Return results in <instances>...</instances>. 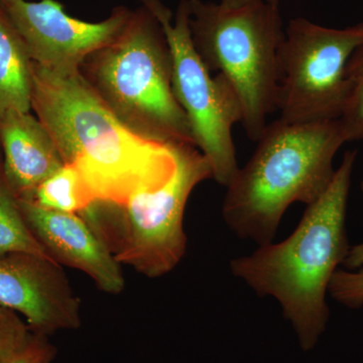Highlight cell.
<instances>
[{
    "mask_svg": "<svg viewBox=\"0 0 363 363\" xmlns=\"http://www.w3.org/2000/svg\"><path fill=\"white\" fill-rule=\"evenodd\" d=\"M32 111L64 162L80 169L97 201L123 206L175 174L179 143L147 140L131 131L80 71H55L33 62Z\"/></svg>",
    "mask_w": 363,
    "mask_h": 363,
    "instance_id": "6da1fadb",
    "label": "cell"
},
{
    "mask_svg": "<svg viewBox=\"0 0 363 363\" xmlns=\"http://www.w3.org/2000/svg\"><path fill=\"white\" fill-rule=\"evenodd\" d=\"M357 150H347L333 180L307 205L295 230L281 242L259 245L230 262V271L260 297L274 298L296 332L301 348L314 350L328 324L332 279L350 245L346 229Z\"/></svg>",
    "mask_w": 363,
    "mask_h": 363,
    "instance_id": "7a4b0ae2",
    "label": "cell"
},
{
    "mask_svg": "<svg viewBox=\"0 0 363 363\" xmlns=\"http://www.w3.org/2000/svg\"><path fill=\"white\" fill-rule=\"evenodd\" d=\"M345 143L339 119L267 124L252 157L226 187L227 227L259 245L272 242L291 205L312 204L330 185L334 157Z\"/></svg>",
    "mask_w": 363,
    "mask_h": 363,
    "instance_id": "3957f363",
    "label": "cell"
},
{
    "mask_svg": "<svg viewBox=\"0 0 363 363\" xmlns=\"http://www.w3.org/2000/svg\"><path fill=\"white\" fill-rule=\"evenodd\" d=\"M79 71L112 113L136 135L195 145L174 92L168 40L147 6L131 11L121 35L89 55Z\"/></svg>",
    "mask_w": 363,
    "mask_h": 363,
    "instance_id": "277c9868",
    "label": "cell"
},
{
    "mask_svg": "<svg viewBox=\"0 0 363 363\" xmlns=\"http://www.w3.org/2000/svg\"><path fill=\"white\" fill-rule=\"evenodd\" d=\"M191 38L210 71L222 74L240 99L241 124L257 140L277 111L279 52L285 37L279 6L253 0L240 6L188 0Z\"/></svg>",
    "mask_w": 363,
    "mask_h": 363,
    "instance_id": "5b68a950",
    "label": "cell"
},
{
    "mask_svg": "<svg viewBox=\"0 0 363 363\" xmlns=\"http://www.w3.org/2000/svg\"><path fill=\"white\" fill-rule=\"evenodd\" d=\"M178 164L167 183L135 194L123 206L99 202L91 225L121 266L150 279L175 269L187 250L184 216L191 193L212 178L206 157L195 145H177Z\"/></svg>",
    "mask_w": 363,
    "mask_h": 363,
    "instance_id": "8992f818",
    "label": "cell"
},
{
    "mask_svg": "<svg viewBox=\"0 0 363 363\" xmlns=\"http://www.w3.org/2000/svg\"><path fill=\"white\" fill-rule=\"evenodd\" d=\"M363 45V23L328 28L289 21L279 52L277 111L293 123L338 121L350 94L347 66Z\"/></svg>",
    "mask_w": 363,
    "mask_h": 363,
    "instance_id": "52a82bcc",
    "label": "cell"
},
{
    "mask_svg": "<svg viewBox=\"0 0 363 363\" xmlns=\"http://www.w3.org/2000/svg\"><path fill=\"white\" fill-rule=\"evenodd\" d=\"M156 16L168 40L173 60V88L190 124L196 147L206 157L212 178L227 187L238 173L233 130L242 111L233 86L222 74L214 77L191 38L188 0L175 13L162 0H142Z\"/></svg>",
    "mask_w": 363,
    "mask_h": 363,
    "instance_id": "ba28073f",
    "label": "cell"
},
{
    "mask_svg": "<svg viewBox=\"0 0 363 363\" xmlns=\"http://www.w3.org/2000/svg\"><path fill=\"white\" fill-rule=\"evenodd\" d=\"M0 9L33 63L63 72L80 70L89 55L116 40L133 11L118 6L104 21L90 23L67 13L57 0H0Z\"/></svg>",
    "mask_w": 363,
    "mask_h": 363,
    "instance_id": "9c48e42d",
    "label": "cell"
},
{
    "mask_svg": "<svg viewBox=\"0 0 363 363\" xmlns=\"http://www.w3.org/2000/svg\"><path fill=\"white\" fill-rule=\"evenodd\" d=\"M0 306L21 315L30 331L40 335L82 324L80 301L63 267L33 253L0 257Z\"/></svg>",
    "mask_w": 363,
    "mask_h": 363,
    "instance_id": "30bf717a",
    "label": "cell"
},
{
    "mask_svg": "<svg viewBox=\"0 0 363 363\" xmlns=\"http://www.w3.org/2000/svg\"><path fill=\"white\" fill-rule=\"evenodd\" d=\"M18 204L30 231L52 260L82 272L102 292H123L121 264L81 215L52 211L23 200Z\"/></svg>",
    "mask_w": 363,
    "mask_h": 363,
    "instance_id": "8fae6325",
    "label": "cell"
},
{
    "mask_svg": "<svg viewBox=\"0 0 363 363\" xmlns=\"http://www.w3.org/2000/svg\"><path fill=\"white\" fill-rule=\"evenodd\" d=\"M0 147L7 185L23 201H30L40 184L64 164L49 131L30 111L0 116Z\"/></svg>",
    "mask_w": 363,
    "mask_h": 363,
    "instance_id": "7c38bea8",
    "label": "cell"
},
{
    "mask_svg": "<svg viewBox=\"0 0 363 363\" xmlns=\"http://www.w3.org/2000/svg\"><path fill=\"white\" fill-rule=\"evenodd\" d=\"M32 59L0 9V116L13 111H32Z\"/></svg>",
    "mask_w": 363,
    "mask_h": 363,
    "instance_id": "4fadbf2b",
    "label": "cell"
},
{
    "mask_svg": "<svg viewBox=\"0 0 363 363\" xmlns=\"http://www.w3.org/2000/svg\"><path fill=\"white\" fill-rule=\"evenodd\" d=\"M30 202L52 211L81 215L97 199L78 167L64 162L61 168L40 184Z\"/></svg>",
    "mask_w": 363,
    "mask_h": 363,
    "instance_id": "5bb4252c",
    "label": "cell"
},
{
    "mask_svg": "<svg viewBox=\"0 0 363 363\" xmlns=\"http://www.w3.org/2000/svg\"><path fill=\"white\" fill-rule=\"evenodd\" d=\"M13 252L33 253L51 259L23 218L18 198L4 178L0 157V257Z\"/></svg>",
    "mask_w": 363,
    "mask_h": 363,
    "instance_id": "9a60e30c",
    "label": "cell"
},
{
    "mask_svg": "<svg viewBox=\"0 0 363 363\" xmlns=\"http://www.w3.org/2000/svg\"><path fill=\"white\" fill-rule=\"evenodd\" d=\"M347 79L350 94L339 119L346 143L363 140V45L351 56Z\"/></svg>",
    "mask_w": 363,
    "mask_h": 363,
    "instance_id": "2e32d148",
    "label": "cell"
},
{
    "mask_svg": "<svg viewBox=\"0 0 363 363\" xmlns=\"http://www.w3.org/2000/svg\"><path fill=\"white\" fill-rule=\"evenodd\" d=\"M329 295L336 302L350 309L363 307V267L350 271L339 269L332 279Z\"/></svg>",
    "mask_w": 363,
    "mask_h": 363,
    "instance_id": "e0dca14e",
    "label": "cell"
},
{
    "mask_svg": "<svg viewBox=\"0 0 363 363\" xmlns=\"http://www.w3.org/2000/svg\"><path fill=\"white\" fill-rule=\"evenodd\" d=\"M30 334L20 315L0 306V363L21 348Z\"/></svg>",
    "mask_w": 363,
    "mask_h": 363,
    "instance_id": "ac0fdd59",
    "label": "cell"
},
{
    "mask_svg": "<svg viewBox=\"0 0 363 363\" xmlns=\"http://www.w3.org/2000/svg\"><path fill=\"white\" fill-rule=\"evenodd\" d=\"M56 357L57 347L49 336L30 332L26 343L1 363H52Z\"/></svg>",
    "mask_w": 363,
    "mask_h": 363,
    "instance_id": "d6986e66",
    "label": "cell"
},
{
    "mask_svg": "<svg viewBox=\"0 0 363 363\" xmlns=\"http://www.w3.org/2000/svg\"><path fill=\"white\" fill-rule=\"evenodd\" d=\"M343 267L345 269L355 271L363 267V242L358 243L350 247L347 257L344 260Z\"/></svg>",
    "mask_w": 363,
    "mask_h": 363,
    "instance_id": "ffe728a7",
    "label": "cell"
},
{
    "mask_svg": "<svg viewBox=\"0 0 363 363\" xmlns=\"http://www.w3.org/2000/svg\"><path fill=\"white\" fill-rule=\"evenodd\" d=\"M250 1H253V0H219V2L225 4L227 6H240ZM267 1L279 6V4H281V0H267Z\"/></svg>",
    "mask_w": 363,
    "mask_h": 363,
    "instance_id": "44dd1931",
    "label": "cell"
},
{
    "mask_svg": "<svg viewBox=\"0 0 363 363\" xmlns=\"http://www.w3.org/2000/svg\"><path fill=\"white\" fill-rule=\"evenodd\" d=\"M360 189H362V192L363 194V179H362V183H360Z\"/></svg>",
    "mask_w": 363,
    "mask_h": 363,
    "instance_id": "7402d4cb",
    "label": "cell"
}]
</instances>
